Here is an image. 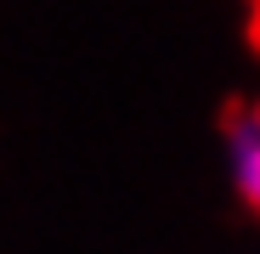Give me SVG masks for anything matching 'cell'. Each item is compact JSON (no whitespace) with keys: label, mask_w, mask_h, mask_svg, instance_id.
Segmentation results:
<instances>
[{"label":"cell","mask_w":260,"mask_h":254,"mask_svg":"<svg viewBox=\"0 0 260 254\" xmlns=\"http://www.w3.org/2000/svg\"><path fill=\"white\" fill-rule=\"evenodd\" d=\"M226 141H232V181L249 209H260V102L238 107L226 119Z\"/></svg>","instance_id":"6da1fadb"}]
</instances>
